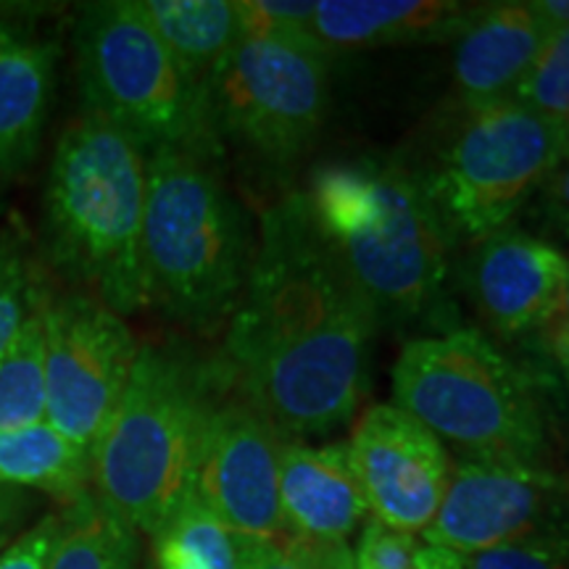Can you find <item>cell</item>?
Here are the masks:
<instances>
[{
  "label": "cell",
  "mask_w": 569,
  "mask_h": 569,
  "mask_svg": "<svg viewBox=\"0 0 569 569\" xmlns=\"http://www.w3.org/2000/svg\"><path fill=\"white\" fill-rule=\"evenodd\" d=\"M375 306L325 243L301 193L269 206L227 327V386L282 436H325L367 390Z\"/></svg>",
  "instance_id": "1"
},
{
  "label": "cell",
  "mask_w": 569,
  "mask_h": 569,
  "mask_svg": "<svg viewBox=\"0 0 569 569\" xmlns=\"http://www.w3.org/2000/svg\"><path fill=\"white\" fill-rule=\"evenodd\" d=\"M222 367L174 346H140L132 377L90 451V490L113 519L153 536L193 493Z\"/></svg>",
  "instance_id": "2"
},
{
  "label": "cell",
  "mask_w": 569,
  "mask_h": 569,
  "mask_svg": "<svg viewBox=\"0 0 569 569\" xmlns=\"http://www.w3.org/2000/svg\"><path fill=\"white\" fill-rule=\"evenodd\" d=\"M148 151L84 111L61 132L46 188V248L53 267L113 315L151 306L142 224Z\"/></svg>",
  "instance_id": "3"
},
{
  "label": "cell",
  "mask_w": 569,
  "mask_h": 569,
  "mask_svg": "<svg viewBox=\"0 0 569 569\" xmlns=\"http://www.w3.org/2000/svg\"><path fill=\"white\" fill-rule=\"evenodd\" d=\"M301 196L380 322L430 309L446 282L448 234L415 172L398 163H327Z\"/></svg>",
  "instance_id": "4"
},
{
  "label": "cell",
  "mask_w": 569,
  "mask_h": 569,
  "mask_svg": "<svg viewBox=\"0 0 569 569\" xmlns=\"http://www.w3.org/2000/svg\"><path fill=\"white\" fill-rule=\"evenodd\" d=\"M213 159L180 148L148 153L142 224L148 301L196 330L230 322L253 259L243 209Z\"/></svg>",
  "instance_id": "5"
},
{
  "label": "cell",
  "mask_w": 569,
  "mask_h": 569,
  "mask_svg": "<svg viewBox=\"0 0 569 569\" xmlns=\"http://www.w3.org/2000/svg\"><path fill=\"white\" fill-rule=\"evenodd\" d=\"M393 403L467 457L543 467L536 390L478 330L409 340L393 367Z\"/></svg>",
  "instance_id": "6"
},
{
  "label": "cell",
  "mask_w": 569,
  "mask_h": 569,
  "mask_svg": "<svg viewBox=\"0 0 569 569\" xmlns=\"http://www.w3.org/2000/svg\"><path fill=\"white\" fill-rule=\"evenodd\" d=\"M74 59L88 111L148 153L180 148L217 156L206 90L190 80L138 0L84 6L74 27Z\"/></svg>",
  "instance_id": "7"
},
{
  "label": "cell",
  "mask_w": 569,
  "mask_h": 569,
  "mask_svg": "<svg viewBox=\"0 0 569 569\" xmlns=\"http://www.w3.org/2000/svg\"><path fill=\"white\" fill-rule=\"evenodd\" d=\"M561 156V127L517 98L459 106L417 180L448 240L478 243L509 224Z\"/></svg>",
  "instance_id": "8"
},
{
  "label": "cell",
  "mask_w": 569,
  "mask_h": 569,
  "mask_svg": "<svg viewBox=\"0 0 569 569\" xmlns=\"http://www.w3.org/2000/svg\"><path fill=\"white\" fill-rule=\"evenodd\" d=\"M330 59L317 40L240 34L206 82L217 138L272 167L301 159L330 106Z\"/></svg>",
  "instance_id": "9"
},
{
  "label": "cell",
  "mask_w": 569,
  "mask_h": 569,
  "mask_svg": "<svg viewBox=\"0 0 569 569\" xmlns=\"http://www.w3.org/2000/svg\"><path fill=\"white\" fill-rule=\"evenodd\" d=\"M46 322V422L92 451L130 382L140 346L124 317L84 293L42 301Z\"/></svg>",
  "instance_id": "10"
},
{
  "label": "cell",
  "mask_w": 569,
  "mask_h": 569,
  "mask_svg": "<svg viewBox=\"0 0 569 569\" xmlns=\"http://www.w3.org/2000/svg\"><path fill=\"white\" fill-rule=\"evenodd\" d=\"M569 528V486L540 465L509 459H461L425 540L472 557Z\"/></svg>",
  "instance_id": "11"
},
{
  "label": "cell",
  "mask_w": 569,
  "mask_h": 569,
  "mask_svg": "<svg viewBox=\"0 0 569 569\" xmlns=\"http://www.w3.org/2000/svg\"><path fill=\"white\" fill-rule=\"evenodd\" d=\"M284 438L246 398L219 401L206 427L193 493L240 543L288 536L280 507Z\"/></svg>",
  "instance_id": "12"
},
{
  "label": "cell",
  "mask_w": 569,
  "mask_h": 569,
  "mask_svg": "<svg viewBox=\"0 0 569 569\" xmlns=\"http://www.w3.org/2000/svg\"><path fill=\"white\" fill-rule=\"evenodd\" d=\"M346 448L369 519L422 536L451 480L453 461L443 440L390 401L356 417Z\"/></svg>",
  "instance_id": "13"
},
{
  "label": "cell",
  "mask_w": 569,
  "mask_h": 569,
  "mask_svg": "<svg viewBox=\"0 0 569 569\" xmlns=\"http://www.w3.org/2000/svg\"><path fill=\"white\" fill-rule=\"evenodd\" d=\"M475 311L503 338L543 327L565 306L569 256L546 240L503 227L475 243L465 264Z\"/></svg>",
  "instance_id": "14"
},
{
  "label": "cell",
  "mask_w": 569,
  "mask_h": 569,
  "mask_svg": "<svg viewBox=\"0 0 569 569\" xmlns=\"http://www.w3.org/2000/svg\"><path fill=\"white\" fill-rule=\"evenodd\" d=\"M280 507L288 536L348 546L367 525L369 509L346 443L309 446L284 438Z\"/></svg>",
  "instance_id": "15"
},
{
  "label": "cell",
  "mask_w": 569,
  "mask_h": 569,
  "mask_svg": "<svg viewBox=\"0 0 569 569\" xmlns=\"http://www.w3.org/2000/svg\"><path fill=\"white\" fill-rule=\"evenodd\" d=\"M549 34L530 3H493L472 13L453 48V92L459 106L515 98Z\"/></svg>",
  "instance_id": "16"
},
{
  "label": "cell",
  "mask_w": 569,
  "mask_h": 569,
  "mask_svg": "<svg viewBox=\"0 0 569 569\" xmlns=\"http://www.w3.org/2000/svg\"><path fill=\"white\" fill-rule=\"evenodd\" d=\"M478 11L453 0H317L315 38L330 53L451 38Z\"/></svg>",
  "instance_id": "17"
},
{
  "label": "cell",
  "mask_w": 569,
  "mask_h": 569,
  "mask_svg": "<svg viewBox=\"0 0 569 569\" xmlns=\"http://www.w3.org/2000/svg\"><path fill=\"white\" fill-rule=\"evenodd\" d=\"M56 51L0 21V177L34 161L53 96Z\"/></svg>",
  "instance_id": "18"
},
{
  "label": "cell",
  "mask_w": 569,
  "mask_h": 569,
  "mask_svg": "<svg viewBox=\"0 0 569 569\" xmlns=\"http://www.w3.org/2000/svg\"><path fill=\"white\" fill-rule=\"evenodd\" d=\"M0 486L40 490L59 498L63 509L92 496L90 453L48 422L0 432Z\"/></svg>",
  "instance_id": "19"
},
{
  "label": "cell",
  "mask_w": 569,
  "mask_h": 569,
  "mask_svg": "<svg viewBox=\"0 0 569 569\" xmlns=\"http://www.w3.org/2000/svg\"><path fill=\"white\" fill-rule=\"evenodd\" d=\"M140 6L180 67L203 90L243 34L234 0H140Z\"/></svg>",
  "instance_id": "20"
},
{
  "label": "cell",
  "mask_w": 569,
  "mask_h": 569,
  "mask_svg": "<svg viewBox=\"0 0 569 569\" xmlns=\"http://www.w3.org/2000/svg\"><path fill=\"white\" fill-rule=\"evenodd\" d=\"M156 569H243L246 546L190 493L153 532Z\"/></svg>",
  "instance_id": "21"
},
{
  "label": "cell",
  "mask_w": 569,
  "mask_h": 569,
  "mask_svg": "<svg viewBox=\"0 0 569 569\" xmlns=\"http://www.w3.org/2000/svg\"><path fill=\"white\" fill-rule=\"evenodd\" d=\"M138 532L113 519L96 498L61 511L48 569H134Z\"/></svg>",
  "instance_id": "22"
},
{
  "label": "cell",
  "mask_w": 569,
  "mask_h": 569,
  "mask_svg": "<svg viewBox=\"0 0 569 569\" xmlns=\"http://www.w3.org/2000/svg\"><path fill=\"white\" fill-rule=\"evenodd\" d=\"M42 301L21 325L17 340L0 359V432L21 430L46 422V322H42Z\"/></svg>",
  "instance_id": "23"
},
{
  "label": "cell",
  "mask_w": 569,
  "mask_h": 569,
  "mask_svg": "<svg viewBox=\"0 0 569 569\" xmlns=\"http://www.w3.org/2000/svg\"><path fill=\"white\" fill-rule=\"evenodd\" d=\"M353 569H465V557L415 532L367 519L353 549Z\"/></svg>",
  "instance_id": "24"
},
{
  "label": "cell",
  "mask_w": 569,
  "mask_h": 569,
  "mask_svg": "<svg viewBox=\"0 0 569 569\" xmlns=\"http://www.w3.org/2000/svg\"><path fill=\"white\" fill-rule=\"evenodd\" d=\"M515 98L553 124H569V30L546 38Z\"/></svg>",
  "instance_id": "25"
},
{
  "label": "cell",
  "mask_w": 569,
  "mask_h": 569,
  "mask_svg": "<svg viewBox=\"0 0 569 569\" xmlns=\"http://www.w3.org/2000/svg\"><path fill=\"white\" fill-rule=\"evenodd\" d=\"M40 296V284L19 246L0 240V359L17 340Z\"/></svg>",
  "instance_id": "26"
},
{
  "label": "cell",
  "mask_w": 569,
  "mask_h": 569,
  "mask_svg": "<svg viewBox=\"0 0 569 569\" xmlns=\"http://www.w3.org/2000/svg\"><path fill=\"white\" fill-rule=\"evenodd\" d=\"M243 569H353V551L348 546L315 543L284 536L277 543H243Z\"/></svg>",
  "instance_id": "27"
},
{
  "label": "cell",
  "mask_w": 569,
  "mask_h": 569,
  "mask_svg": "<svg viewBox=\"0 0 569 569\" xmlns=\"http://www.w3.org/2000/svg\"><path fill=\"white\" fill-rule=\"evenodd\" d=\"M315 9L317 0H238L240 32L251 38L317 40Z\"/></svg>",
  "instance_id": "28"
},
{
  "label": "cell",
  "mask_w": 569,
  "mask_h": 569,
  "mask_svg": "<svg viewBox=\"0 0 569 569\" xmlns=\"http://www.w3.org/2000/svg\"><path fill=\"white\" fill-rule=\"evenodd\" d=\"M465 569H569V528L472 553Z\"/></svg>",
  "instance_id": "29"
},
{
  "label": "cell",
  "mask_w": 569,
  "mask_h": 569,
  "mask_svg": "<svg viewBox=\"0 0 569 569\" xmlns=\"http://www.w3.org/2000/svg\"><path fill=\"white\" fill-rule=\"evenodd\" d=\"M59 530L61 511L59 515L42 517L40 522H34L30 530L21 532L9 549L0 553V569H48Z\"/></svg>",
  "instance_id": "30"
},
{
  "label": "cell",
  "mask_w": 569,
  "mask_h": 569,
  "mask_svg": "<svg viewBox=\"0 0 569 569\" xmlns=\"http://www.w3.org/2000/svg\"><path fill=\"white\" fill-rule=\"evenodd\" d=\"M540 188H543V211L549 222L569 234V153L561 156Z\"/></svg>",
  "instance_id": "31"
},
{
  "label": "cell",
  "mask_w": 569,
  "mask_h": 569,
  "mask_svg": "<svg viewBox=\"0 0 569 569\" xmlns=\"http://www.w3.org/2000/svg\"><path fill=\"white\" fill-rule=\"evenodd\" d=\"M540 330H543V343L549 348L553 365L559 367L561 377H565V382L569 386V319L557 315L540 327Z\"/></svg>",
  "instance_id": "32"
},
{
  "label": "cell",
  "mask_w": 569,
  "mask_h": 569,
  "mask_svg": "<svg viewBox=\"0 0 569 569\" xmlns=\"http://www.w3.org/2000/svg\"><path fill=\"white\" fill-rule=\"evenodd\" d=\"M530 9L543 24L546 34L569 30V0H530Z\"/></svg>",
  "instance_id": "33"
},
{
  "label": "cell",
  "mask_w": 569,
  "mask_h": 569,
  "mask_svg": "<svg viewBox=\"0 0 569 569\" xmlns=\"http://www.w3.org/2000/svg\"><path fill=\"white\" fill-rule=\"evenodd\" d=\"M27 509H30V498H27L24 490L0 486V536L9 532L24 517Z\"/></svg>",
  "instance_id": "34"
},
{
  "label": "cell",
  "mask_w": 569,
  "mask_h": 569,
  "mask_svg": "<svg viewBox=\"0 0 569 569\" xmlns=\"http://www.w3.org/2000/svg\"><path fill=\"white\" fill-rule=\"evenodd\" d=\"M561 317H567L569 319V290H567V298H565V306H561V311H559Z\"/></svg>",
  "instance_id": "35"
}]
</instances>
